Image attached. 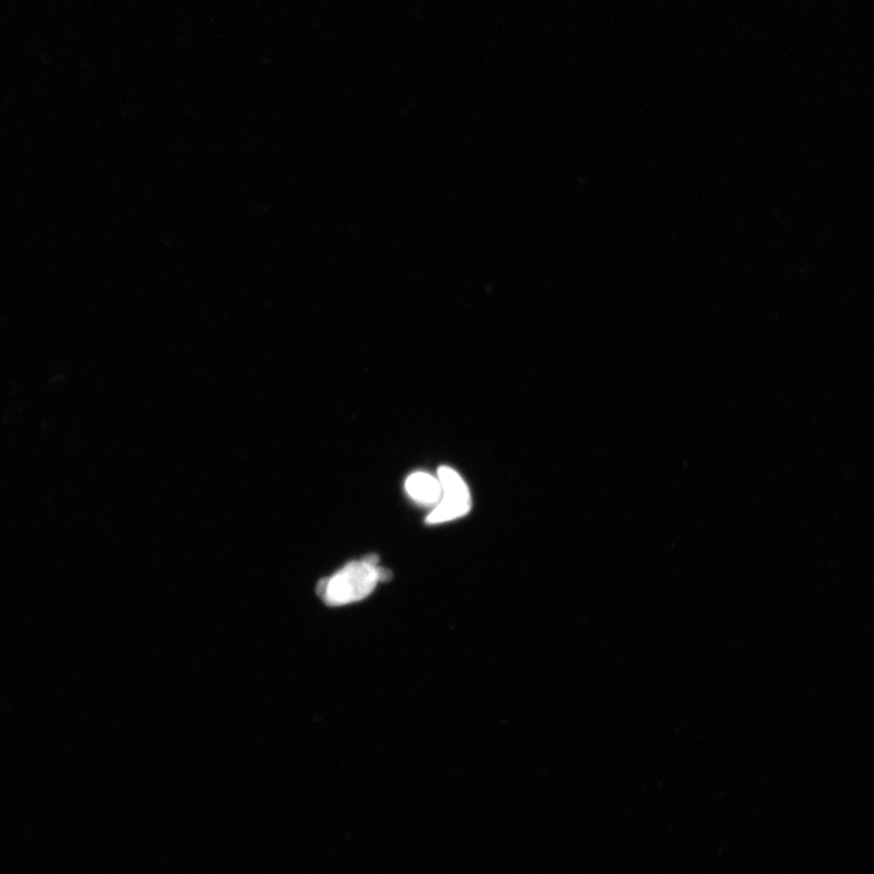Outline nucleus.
Here are the masks:
<instances>
[{
  "mask_svg": "<svg viewBox=\"0 0 874 874\" xmlns=\"http://www.w3.org/2000/svg\"><path fill=\"white\" fill-rule=\"evenodd\" d=\"M379 556L370 555L362 562L349 563L335 575L322 579L318 586L320 598L328 606H343L370 597L380 582L392 578L387 569L379 566Z\"/></svg>",
  "mask_w": 874,
  "mask_h": 874,
  "instance_id": "f257e3e1",
  "label": "nucleus"
},
{
  "mask_svg": "<svg viewBox=\"0 0 874 874\" xmlns=\"http://www.w3.org/2000/svg\"><path fill=\"white\" fill-rule=\"evenodd\" d=\"M437 479L441 483L443 497L428 516V524H441L468 514L471 507L470 492L459 473L451 468L443 467Z\"/></svg>",
  "mask_w": 874,
  "mask_h": 874,
  "instance_id": "f03ea898",
  "label": "nucleus"
},
{
  "mask_svg": "<svg viewBox=\"0 0 874 874\" xmlns=\"http://www.w3.org/2000/svg\"><path fill=\"white\" fill-rule=\"evenodd\" d=\"M406 490L416 502L425 505L439 504L443 488L439 479L427 472H415L406 481Z\"/></svg>",
  "mask_w": 874,
  "mask_h": 874,
  "instance_id": "7ed1b4c3",
  "label": "nucleus"
}]
</instances>
